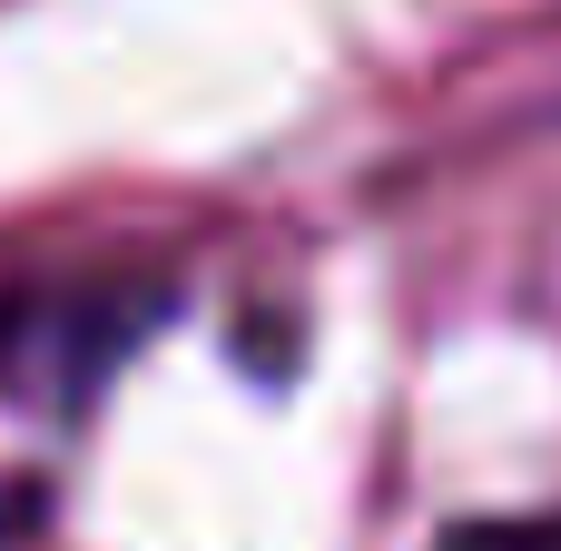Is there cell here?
Wrapping results in <instances>:
<instances>
[{
    "label": "cell",
    "instance_id": "obj_1",
    "mask_svg": "<svg viewBox=\"0 0 561 551\" xmlns=\"http://www.w3.org/2000/svg\"><path fill=\"white\" fill-rule=\"evenodd\" d=\"M138 325H158L148 286H59L49 306H0V384L39 404H79L128 355Z\"/></svg>",
    "mask_w": 561,
    "mask_h": 551
},
{
    "label": "cell",
    "instance_id": "obj_2",
    "mask_svg": "<svg viewBox=\"0 0 561 551\" xmlns=\"http://www.w3.org/2000/svg\"><path fill=\"white\" fill-rule=\"evenodd\" d=\"M434 551H561V513H493V523H454Z\"/></svg>",
    "mask_w": 561,
    "mask_h": 551
}]
</instances>
